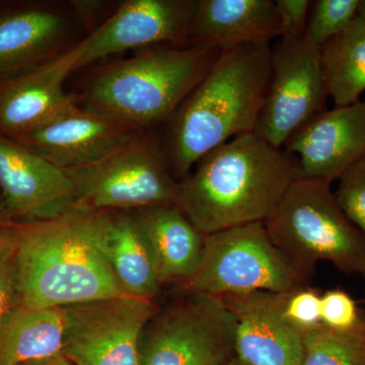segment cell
<instances>
[{"instance_id": "11", "label": "cell", "mask_w": 365, "mask_h": 365, "mask_svg": "<svg viewBox=\"0 0 365 365\" xmlns=\"http://www.w3.org/2000/svg\"><path fill=\"white\" fill-rule=\"evenodd\" d=\"M196 0H128L78 43L76 71L134 48L187 47Z\"/></svg>"}, {"instance_id": "12", "label": "cell", "mask_w": 365, "mask_h": 365, "mask_svg": "<svg viewBox=\"0 0 365 365\" xmlns=\"http://www.w3.org/2000/svg\"><path fill=\"white\" fill-rule=\"evenodd\" d=\"M0 193L16 222L54 220L73 211L76 202L66 170L2 134Z\"/></svg>"}, {"instance_id": "20", "label": "cell", "mask_w": 365, "mask_h": 365, "mask_svg": "<svg viewBox=\"0 0 365 365\" xmlns=\"http://www.w3.org/2000/svg\"><path fill=\"white\" fill-rule=\"evenodd\" d=\"M157 257L162 285L186 284L202 259L203 235L177 205L139 209Z\"/></svg>"}, {"instance_id": "31", "label": "cell", "mask_w": 365, "mask_h": 365, "mask_svg": "<svg viewBox=\"0 0 365 365\" xmlns=\"http://www.w3.org/2000/svg\"><path fill=\"white\" fill-rule=\"evenodd\" d=\"M21 365H73L63 354L55 355L48 359L35 360Z\"/></svg>"}, {"instance_id": "14", "label": "cell", "mask_w": 365, "mask_h": 365, "mask_svg": "<svg viewBox=\"0 0 365 365\" xmlns=\"http://www.w3.org/2000/svg\"><path fill=\"white\" fill-rule=\"evenodd\" d=\"M288 294L251 292L220 297L235 321V359L246 365H299L304 333L285 318Z\"/></svg>"}, {"instance_id": "33", "label": "cell", "mask_w": 365, "mask_h": 365, "mask_svg": "<svg viewBox=\"0 0 365 365\" xmlns=\"http://www.w3.org/2000/svg\"><path fill=\"white\" fill-rule=\"evenodd\" d=\"M359 16L365 23V0H360L359 7Z\"/></svg>"}, {"instance_id": "3", "label": "cell", "mask_w": 365, "mask_h": 365, "mask_svg": "<svg viewBox=\"0 0 365 365\" xmlns=\"http://www.w3.org/2000/svg\"><path fill=\"white\" fill-rule=\"evenodd\" d=\"M21 223L14 256L21 304L66 307L127 295L91 240L88 213Z\"/></svg>"}, {"instance_id": "27", "label": "cell", "mask_w": 365, "mask_h": 365, "mask_svg": "<svg viewBox=\"0 0 365 365\" xmlns=\"http://www.w3.org/2000/svg\"><path fill=\"white\" fill-rule=\"evenodd\" d=\"M284 316L302 333L321 323V295L309 287L289 292L284 304Z\"/></svg>"}, {"instance_id": "30", "label": "cell", "mask_w": 365, "mask_h": 365, "mask_svg": "<svg viewBox=\"0 0 365 365\" xmlns=\"http://www.w3.org/2000/svg\"><path fill=\"white\" fill-rule=\"evenodd\" d=\"M21 237V222H11L0 227V261L16 255L20 246Z\"/></svg>"}, {"instance_id": "4", "label": "cell", "mask_w": 365, "mask_h": 365, "mask_svg": "<svg viewBox=\"0 0 365 365\" xmlns=\"http://www.w3.org/2000/svg\"><path fill=\"white\" fill-rule=\"evenodd\" d=\"M220 52L199 46L145 48L101 68L81 107L143 131L163 125L207 76Z\"/></svg>"}, {"instance_id": "5", "label": "cell", "mask_w": 365, "mask_h": 365, "mask_svg": "<svg viewBox=\"0 0 365 365\" xmlns=\"http://www.w3.org/2000/svg\"><path fill=\"white\" fill-rule=\"evenodd\" d=\"M331 185L299 177L264 225L276 248L309 279L322 261L364 277V237L338 205Z\"/></svg>"}, {"instance_id": "34", "label": "cell", "mask_w": 365, "mask_h": 365, "mask_svg": "<svg viewBox=\"0 0 365 365\" xmlns=\"http://www.w3.org/2000/svg\"><path fill=\"white\" fill-rule=\"evenodd\" d=\"M227 365H246V364H242V362L240 361L239 359H237L235 357V359L232 360H230V361L228 362V364Z\"/></svg>"}, {"instance_id": "1", "label": "cell", "mask_w": 365, "mask_h": 365, "mask_svg": "<svg viewBox=\"0 0 365 365\" xmlns=\"http://www.w3.org/2000/svg\"><path fill=\"white\" fill-rule=\"evenodd\" d=\"M270 43L232 46L163 123L158 138L165 165L181 182L211 150L254 133L267 88Z\"/></svg>"}, {"instance_id": "22", "label": "cell", "mask_w": 365, "mask_h": 365, "mask_svg": "<svg viewBox=\"0 0 365 365\" xmlns=\"http://www.w3.org/2000/svg\"><path fill=\"white\" fill-rule=\"evenodd\" d=\"M321 66L327 96L336 107L360 101L365 91V23L359 16L321 48Z\"/></svg>"}, {"instance_id": "6", "label": "cell", "mask_w": 365, "mask_h": 365, "mask_svg": "<svg viewBox=\"0 0 365 365\" xmlns=\"http://www.w3.org/2000/svg\"><path fill=\"white\" fill-rule=\"evenodd\" d=\"M64 170L79 212L177 205L179 198L180 182L168 169L157 137L145 131L98 162Z\"/></svg>"}, {"instance_id": "8", "label": "cell", "mask_w": 365, "mask_h": 365, "mask_svg": "<svg viewBox=\"0 0 365 365\" xmlns=\"http://www.w3.org/2000/svg\"><path fill=\"white\" fill-rule=\"evenodd\" d=\"M144 327L139 365H227L235 359V321L222 297L177 288Z\"/></svg>"}, {"instance_id": "25", "label": "cell", "mask_w": 365, "mask_h": 365, "mask_svg": "<svg viewBox=\"0 0 365 365\" xmlns=\"http://www.w3.org/2000/svg\"><path fill=\"white\" fill-rule=\"evenodd\" d=\"M337 181L336 201L365 239V157L348 168Z\"/></svg>"}, {"instance_id": "7", "label": "cell", "mask_w": 365, "mask_h": 365, "mask_svg": "<svg viewBox=\"0 0 365 365\" xmlns=\"http://www.w3.org/2000/svg\"><path fill=\"white\" fill-rule=\"evenodd\" d=\"M271 241L264 222L206 235L195 275L180 289L222 297L239 292H292L309 284Z\"/></svg>"}, {"instance_id": "29", "label": "cell", "mask_w": 365, "mask_h": 365, "mask_svg": "<svg viewBox=\"0 0 365 365\" xmlns=\"http://www.w3.org/2000/svg\"><path fill=\"white\" fill-rule=\"evenodd\" d=\"M14 256L0 261V322L13 307L20 304Z\"/></svg>"}, {"instance_id": "10", "label": "cell", "mask_w": 365, "mask_h": 365, "mask_svg": "<svg viewBox=\"0 0 365 365\" xmlns=\"http://www.w3.org/2000/svg\"><path fill=\"white\" fill-rule=\"evenodd\" d=\"M64 309L62 354L73 365H139L144 327L155 300L116 297Z\"/></svg>"}, {"instance_id": "19", "label": "cell", "mask_w": 365, "mask_h": 365, "mask_svg": "<svg viewBox=\"0 0 365 365\" xmlns=\"http://www.w3.org/2000/svg\"><path fill=\"white\" fill-rule=\"evenodd\" d=\"M278 37L274 0H196L187 46L222 50Z\"/></svg>"}, {"instance_id": "17", "label": "cell", "mask_w": 365, "mask_h": 365, "mask_svg": "<svg viewBox=\"0 0 365 365\" xmlns=\"http://www.w3.org/2000/svg\"><path fill=\"white\" fill-rule=\"evenodd\" d=\"M79 44L0 86V134L16 138L57 116L74 102L64 91L76 71Z\"/></svg>"}, {"instance_id": "35", "label": "cell", "mask_w": 365, "mask_h": 365, "mask_svg": "<svg viewBox=\"0 0 365 365\" xmlns=\"http://www.w3.org/2000/svg\"><path fill=\"white\" fill-rule=\"evenodd\" d=\"M364 280H365V275H364Z\"/></svg>"}, {"instance_id": "9", "label": "cell", "mask_w": 365, "mask_h": 365, "mask_svg": "<svg viewBox=\"0 0 365 365\" xmlns=\"http://www.w3.org/2000/svg\"><path fill=\"white\" fill-rule=\"evenodd\" d=\"M327 91L321 48L304 38L279 39L254 133L276 148L324 112Z\"/></svg>"}, {"instance_id": "26", "label": "cell", "mask_w": 365, "mask_h": 365, "mask_svg": "<svg viewBox=\"0 0 365 365\" xmlns=\"http://www.w3.org/2000/svg\"><path fill=\"white\" fill-rule=\"evenodd\" d=\"M361 312L356 302L342 289H331L321 295V323L337 331H347L359 323Z\"/></svg>"}, {"instance_id": "24", "label": "cell", "mask_w": 365, "mask_h": 365, "mask_svg": "<svg viewBox=\"0 0 365 365\" xmlns=\"http://www.w3.org/2000/svg\"><path fill=\"white\" fill-rule=\"evenodd\" d=\"M359 2L360 0L312 1L304 39L317 47H323L357 18Z\"/></svg>"}, {"instance_id": "13", "label": "cell", "mask_w": 365, "mask_h": 365, "mask_svg": "<svg viewBox=\"0 0 365 365\" xmlns=\"http://www.w3.org/2000/svg\"><path fill=\"white\" fill-rule=\"evenodd\" d=\"M141 132L73 102L46 123L11 139L67 170L98 162Z\"/></svg>"}, {"instance_id": "16", "label": "cell", "mask_w": 365, "mask_h": 365, "mask_svg": "<svg viewBox=\"0 0 365 365\" xmlns=\"http://www.w3.org/2000/svg\"><path fill=\"white\" fill-rule=\"evenodd\" d=\"M86 213L91 240L125 294L155 300L163 285L155 249L139 209Z\"/></svg>"}, {"instance_id": "2", "label": "cell", "mask_w": 365, "mask_h": 365, "mask_svg": "<svg viewBox=\"0 0 365 365\" xmlns=\"http://www.w3.org/2000/svg\"><path fill=\"white\" fill-rule=\"evenodd\" d=\"M180 182L177 206L203 235L264 222L299 179L297 158L255 133L230 139Z\"/></svg>"}, {"instance_id": "23", "label": "cell", "mask_w": 365, "mask_h": 365, "mask_svg": "<svg viewBox=\"0 0 365 365\" xmlns=\"http://www.w3.org/2000/svg\"><path fill=\"white\" fill-rule=\"evenodd\" d=\"M299 365H365V309L359 323L347 331L319 324L304 333Z\"/></svg>"}, {"instance_id": "18", "label": "cell", "mask_w": 365, "mask_h": 365, "mask_svg": "<svg viewBox=\"0 0 365 365\" xmlns=\"http://www.w3.org/2000/svg\"><path fill=\"white\" fill-rule=\"evenodd\" d=\"M71 29V16L56 6L1 14L0 78H16L66 51Z\"/></svg>"}, {"instance_id": "28", "label": "cell", "mask_w": 365, "mask_h": 365, "mask_svg": "<svg viewBox=\"0 0 365 365\" xmlns=\"http://www.w3.org/2000/svg\"><path fill=\"white\" fill-rule=\"evenodd\" d=\"M309 0H276L279 37L278 39L304 38L309 21Z\"/></svg>"}, {"instance_id": "15", "label": "cell", "mask_w": 365, "mask_h": 365, "mask_svg": "<svg viewBox=\"0 0 365 365\" xmlns=\"http://www.w3.org/2000/svg\"><path fill=\"white\" fill-rule=\"evenodd\" d=\"M283 150L297 158L300 177L337 181L365 157V101L322 112L290 137Z\"/></svg>"}, {"instance_id": "32", "label": "cell", "mask_w": 365, "mask_h": 365, "mask_svg": "<svg viewBox=\"0 0 365 365\" xmlns=\"http://www.w3.org/2000/svg\"><path fill=\"white\" fill-rule=\"evenodd\" d=\"M16 222L9 215L7 210L6 203H4V198H2L1 193H0V227L2 225H9V223Z\"/></svg>"}, {"instance_id": "21", "label": "cell", "mask_w": 365, "mask_h": 365, "mask_svg": "<svg viewBox=\"0 0 365 365\" xmlns=\"http://www.w3.org/2000/svg\"><path fill=\"white\" fill-rule=\"evenodd\" d=\"M63 307L16 304L0 322V365H21L62 354Z\"/></svg>"}]
</instances>
